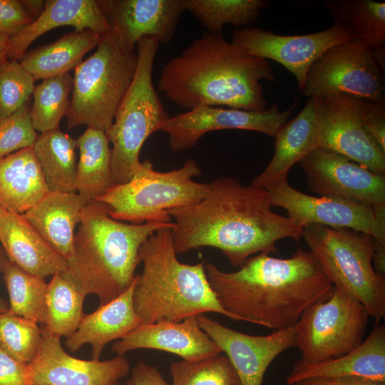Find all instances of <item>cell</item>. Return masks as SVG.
Segmentation results:
<instances>
[{
    "mask_svg": "<svg viewBox=\"0 0 385 385\" xmlns=\"http://www.w3.org/2000/svg\"><path fill=\"white\" fill-rule=\"evenodd\" d=\"M205 265L219 303L235 321L274 331L294 327L309 306L327 299L334 288L312 253L301 247L286 259L260 252L232 272L211 262Z\"/></svg>",
    "mask_w": 385,
    "mask_h": 385,
    "instance_id": "obj_2",
    "label": "cell"
},
{
    "mask_svg": "<svg viewBox=\"0 0 385 385\" xmlns=\"http://www.w3.org/2000/svg\"><path fill=\"white\" fill-rule=\"evenodd\" d=\"M34 79L16 60L0 64V119L17 111L29 101Z\"/></svg>",
    "mask_w": 385,
    "mask_h": 385,
    "instance_id": "obj_38",
    "label": "cell"
},
{
    "mask_svg": "<svg viewBox=\"0 0 385 385\" xmlns=\"http://www.w3.org/2000/svg\"><path fill=\"white\" fill-rule=\"evenodd\" d=\"M10 37L0 34V64L8 60L7 53Z\"/></svg>",
    "mask_w": 385,
    "mask_h": 385,
    "instance_id": "obj_49",
    "label": "cell"
},
{
    "mask_svg": "<svg viewBox=\"0 0 385 385\" xmlns=\"http://www.w3.org/2000/svg\"><path fill=\"white\" fill-rule=\"evenodd\" d=\"M316 98L318 148L385 174V151L364 125L359 99L342 93Z\"/></svg>",
    "mask_w": 385,
    "mask_h": 385,
    "instance_id": "obj_12",
    "label": "cell"
},
{
    "mask_svg": "<svg viewBox=\"0 0 385 385\" xmlns=\"http://www.w3.org/2000/svg\"><path fill=\"white\" fill-rule=\"evenodd\" d=\"M149 349L176 354L183 360L194 361L220 354L219 346L200 327L196 317L180 322L161 321L140 324L112 345L118 356L128 351Z\"/></svg>",
    "mask_w": 385,
    "mask_h": 385,
    "instance_id": "obj_20",
    "label": "cell"
},
{
    "mask_svg": "<svg viewBox=\"0 0 385 385\" xmlns=\"http://www.w3.org/2000/svg\"><path fill=\"white\" fill-rule=\"evenodd\" d=\"M48 192L32 147L0 159V206L24 214Z\"/></svg>",
    "mask_w": 385,
    "mask_h": 385,
    "instance_id": "obj_27",
    "label": "cell"
},
{
    "mask_svg": "<svg viewBox=\"0 0 385 385\" xmlns=\"http://www.w3.org/2000/svg\"><path fill=\"white\" fill-rule=\"evenodd\" d=\"M383 74L372 49L352 39L330 47L312 63L301 91L309 98L342 93L385 101Z\"/></svg>",
    "mask_w": 385,
    "mask_h": 385,
    "instance_id": "obj_11",
    "label": "cell"
},
{
    "mask_svg": "<svg viewBox=\"0 0 385 385\" xmlns=\"http://www.w3.org/2000/svg\"><path fill=\"white\" fill-rule=\"evenodd\" d=\"M73 88V77L68 73L44 79L35 87L30 116L34 129L45 133L59 129L63 116L66 115Z\"/></svg>",
    "mask_w": 385,
    "mask_h": 385,
    "instance_id": "obj_35",
    "label": "cell"
},
{
    "mask_svg": "<svg viewBox=\"0 0 385 385\" xmlns=\"http://www.w3.org/2000/svg\"><path fill=\"white\" fill-rule=\"evenodd\" d=\"M372 265L376 274L385 278V245L375 240Z\"/></svg>",
    "mask_w": 385,
    "mask_h": 385,
    "instance_id": "obj_46",
    "label": "cell"
},
{
    "mask_svg": "<svg viewBox=\"0 0 385 385\" xmlns=\"http://www.w3.org/2000/svg\"><path fill=\"white\" fill-rule=\"evenodd\" d=\"M369 317L356 297L334 286L330 295L309 306L294 325L300 361L315 364L354 350L364 341Z\"/></svg>",
    "mask_w": 385,
    "mask_h": 385,
    "instance_id": "obj_10",
    "label": "cell"
},
{
    "mask_svg": "<svg viewBox=\"0 0 385 385\" xmlns=\"http://www.w3.org/2000/svg\"><path fill=\"white\" fill-rule=\"evenodd\" d=\"M135 281V278L116 298L93 312L83 314L77 329L65 342L70 351L76 352L83 345L90 344L92 359L98 360L108 343L123 338L141 324L133 306Z\"/></svg>",
    "mask_w": 385,
    "mask_h": 385,
    "instance_id": "obj_25",
    "label": "cell"
},
{
    "mask_svg": "<svg viewBox=\"0 0 385 385\" xmlns=\"http://www.w3.org/2000/svg\"><path fill=\"white\" fill-rule=\"evenodd\" d=\"M124 385H169L158 369L144 362L138 363L132 369Z\"/></svg>",
    "mask_w": 385,
    "mask_h": 385,
    "instance_id": "obj_43",
    "label": "cell"
},
{
    "mask_svg": "<svg viewBox=\"0 0 385 385\" xmlns=\"http://www.w3.org/2000/svg\"><path fill=\"white\" fill-rule=\"evenodd\" d=\"M103 36L90 29L74 31L51 43L26 52L20 63L34 81L65 74L78 66L88 51L97 47Z\"/></svg>",
    "mask_w": 385,
    "mask_h": 385,
    "instance_id": "obj_28",
    "label": "cell"
},
{
    "mask_svg": "<svg viewBox=\"0 0 385 385\" xmlns=\"http://www.w3.org/2000/svg\"><path fill=\"white\" fill-rule=\"evenodd\" d=\"M264 79H274L267 60L222 35L205 32L163 66L158 88L188 111L198 106L263 111Z\"/></svg>",
    "mask_w": 385,
    "mask_h": 385,
    "instance_id": "obj_3",
    "label": "cell"
},
{
    "mask_svg": "<svg viewBox=\"0 0 385 385\" xmlns=\"http://www.w3.org/2000/svg\"><path fill=\"white\" fill-rule=\"evenodd\" d=\"M85 297L71 282L61 274L52 276L46 292L43 327L59 338L71 336L77 329L84 314Z\"/></svg>",
    "mask_w": 385,
    "mask_h": 385,
    "instance_id": "obj_33",
    "label": "cell"
},
{
    "mask_svg": "<svg viewBox=\"0 0 385 385\" xmlns=\"http://www.w3.org/2000/svg\"><path fill=\"white\" fill-rule=\"evenodd\" d=\"M174 222L149 221L126 224L110 217L108 207L90 200L75 233L73 255L61 274L86 297L96 295L99 306L125 292L141 262L140 249L155 231Z\"/></svg>",
    "mask_w": 385,
    "mask_h": 385,
    "instance_id": "obj_4",
    "label": "cell"
},
{
    "mask_svg": "<svg viewBox=\"0 0 385 385\" xmlns=\"http://www.w3.org/2000/svg\"><path fill=\"white\" fill-rule=\"evenodd\" d=\"M267 190L243 185L232 176L208 183L203 199L188 207L171 210L172 237L176 254L201 247L218 249L235 267L255 254L278 252L277 241L298 242L303 227L272 210Z\"/></svg>",
    "mask_w": 385,
    "mask_h": 385,
    "instance_id": "obj_1",
    "label": "cell"
},
{
    "mask_svg": "<svg viewBox=\"0 0 385 385\" xmlns=\"http://www.w3.org/2000/svg\"><path fill=\"white\" fill-rule=\"evenodd\" d=\"M98 3L111 29L133 50L145 36L170 43L185 11V0H103Z\"/></svg>",
    "mask_w": 385,
    "mask_h": 385,
    "instance_id": "obj_19",
    "label": "cell"
},
{
    "mask_svg": "<svg viewBox=\"0 0 385 385\" xmlns=\"http://www.w3.org/2000/svg\"><path fill=\"white\" fill-rule=\"evenodd\" d=\"M63 26H73L76 31L90 29L102 34L111 29L98 1H46L42 13L21 32L10 37L7 58L21 59L37 38Z\"/></svg>",
    "mask_w": 385,
    "mask_h": 385,
    "instance_id": "obj_24",
    "label": "cell"
},
{
    "mask_svg": "<svg viewBox=\"0 0 385 385\" xmlns=\"http://www.w3.org/2000/svg\"><path fill=\"white\" fill-rule=\"evenodd\" d=\"M360 377L385 382V325L376 322L368 337L339 357L309 364L298 361L287 378L292 385L311 378Z\"/></svg>",
    "mask_w": 385,
    "mask_h": 385,
    "instance_id": "obj_23",
    "label": "cell"
},
{
    "mask_svg": "<svg viewBox=\"0 0 385 385\" xmlns=\"http://www.w3.org/2000/svg\"><path fill=\"white\" fill-rule=\"evenodd\" d=\"M171 230H158L140 249L143 269L135 276L133 301L141 324L180 322L207 312L235 321L213 292L205 262L189 265L178 260Z\"/></svg>",
    "mask_w": 385,
    "mask_h": 385,
    "instance_id": "obj_5",
    "label": "cell"
},
{
    "mask_svg": "<svg viewBox=\"0 0 385 385\" xmlns=\"http://www.w3.org/2000/svg\"><path fill=\"white\" fill-rule=\"evenodd\" d=\"M29 101L11 115L0 119V159L33 146L37 137L30 116Z\"/></svg>",
    "mask_w": 385,
    "mask_h": 385,
    "instance_id": "obj_39",
    "label": "cell"
},
{
    "mask_svg": "<svg viewBox=\"0 0 385 385\" xmlns=\"http://www.w3.org/2000/svg\"><path fill=\"white\" fill-rule=\"evenodd\" d=\"M200 174L201 169L192 158L168 172L155 170L146 159L128 182L113 185L95 200L105 204L110 217L118 221L169 223L170 210L193 205L206 195L208 184L193 180Z\"/></svg>",
    "mask_w": 385,
    "mask_h": 385,
    "instance_id": "obj_8",
    "label": "cell"
},
{
    "mask_svg": "<svg viewBox=\"0 0 385 385\" xmlns=\"http://www.w3.org/2000/svg\"><path fill=\"white\" fill-rule=\"evenodd\" d=\"M292 385H330L325 379L311 378L298 381Z\"/></svg>",
    "mask_w": 385,
    "mask_h": 385,
    "instance_id": "obj_50",
    "label": "cell"
},
{
    "mask_svg": "<svg viewBox=\"0 0 385 385\" xmlns=\"http://www.w3.org/2000/svg\"><path fill=\"white\" fill-rule=\"evenodd\" d=\"M374 215V226L371 237L385 245V202L372 207Z\"/></svg>",
    "mask_w": 385,
    "mask_h": 385,
    "instance_id": "obj_44",
    "label": "cell"
},
{
    "mask_svg": "<svg viewBox=\"0 0 385 385\" xmlns=\"http://www.w3.org/2000/svg\"><path fill=\"white\" fill-rule=\"evenodd\" d=\"M200 327L225 354L242 385H261L271 363L284 351L296 346L295 327L256 336L237 332L205 314L196 316Z\"/></svg>",
    "mask_w": 385,
    "mask_h": 385,
    "instance_id": "obj_17",
    "label": "cell"
},
{
    "mask_svg": "<svg viewBox=\"0 0 385 385\" xmlns=\"http://www.w3.org/2000/svg\"><path fill=\"white\" fill-rule=\"evenodd\" d=\"M3 274L9 297L8 311L36 323L44 324L48 284L45 279L24 271L9 260Z\"/></svg>",
    "mask_w": 385,
    "mask_h": 385,
    "instance_id": "obj_34",
    "label": "cell"
},
{
    "mask_svg": "<svg viewBox=\"0 0 385 385\" xmlns=\"http://www.w3.org/2000/svg\"><path fill=\"white\" fill-rule=\"evenodd\" d=\"M138 53L113 29L103 34L97 49L75 68L67 127L80 125L106 131L133 79Z\"/></svg>",
    "mask_w": 385,
    "mask_h": 385,
    "instance_id": "obj_6",
    "label": "cell"
},
{
    "mask_svg": "<svg viewBox=\"0 0 385 385\" xmlns=\"http://www.w3.org/2000/svg\"><path fill=\"white\" fill-rule=\"evenodd\" d=\"M76 140L59 129L37 135L32 146L51 192H76Z\"/></svg>",
    "mask_w": 385,
    "mask_h": 385,
    "instance_id": "obj_30",
    "label": "cell"
},
{
    "mask_svg": "<svg viewBox=\"0 0 385 385\" xmlns=\"http://www.w3.org/2000/svg\"><path fill=\"white\" fill-rule=\"evenodd\" d=\"M35 18L21 1L0 0V34L11 37L21 32Z\"/></svg>",
    "mask_w": 385,
    "mask_h": 385,
    "instance_id": "obj_40",
    "label": "cell"
},
{
    "mask_svg": "<svg viewBox=\"0 0 385 385\" xmlns=\"http://www.w3.org/2000/svg\"><path fill=\"white\" fill-rule=\"evenodd\" d=\"M76 140L79 150L76 192L89 200H95L113 185L110 142L105 131L92 128H88Z\"/></svg>",
    "mask_w": 385,
    "mask_h": 385,
    "instance_id": "obj_29",
    "label": "cell"
},
{
    "mask_svg": "<svg viewBox=\"0 0 385 385\" xmlns=\"http://www.w3.org/2000/svg\"><path fill=\"white\" fill-rule=\"evenodd\" d=\"M330 385H385V382L360 377L324 379Z\"/></svg>",
    "mask_w": 385,
    "mask_h": 385,
    "instance_id": "obj_45",
    "label": "cell"
},
{
    "mask_svg": "<svg viewBox=\"0 0 385 385\" xmlns=\"http://www.w3.org/2000/svg\"><path fill=\"white\" fill-rule=\"evenodd\" d=\"M299 163L308 188L320 197L368 207L385 202V174L376 173L340 154L319 148Z\"/></svg>",
    "mask_w": 385,
    "mask_h": 385,
    "instance_id": "obj_15",
    "label": "cell"
},
{
    "mask_svg": "<svg viewBox=\"0 0 385 385\" xmlns=\"http://www.w3.org/2000/svg\"><path fill=\"white\" fill-rule=\"evenodd\" d=\"M38 323L12 314L0 313V347L15 359L30 363L41 342Z\"/></svg>",
    "mask_w": 385,
    "mask_h": 385,
    "instance_id": "obj_37",
    "label": "cell"
},
{
    "mask_svg": "<svg viewBox=\"0 0 385 385\" xmlns=\"http://www.w3.org/2000/svg\"><path fill=\"white\" fill-rule=\"evenodd\" d=\"M0 242L8 260L24 271L44 278L61 274L66 260L53 250L23 214L0 206Z\"/></svg>",
    "mask_w": 385,
    "mask_h": 385,
    "instance_id": "obj_21",
    "label": "cell"
},
{
    "mask_svg": "<svg viewBox=\"0 0 385 385\" xmlns=\"http://www.w3.org/2000/svg\"><path fill=\"white\" fill-rule=\"evenodd\" d=\"M90 200L76 192L49 191L23 215L66 261L73 252L75 228Z\"/></svg>",
    "mask_w": 385,
    "mask_h": 385,
    "instance_id": "obj_26",
    "label": "cell"
},
{
    "mask_svg": "<svg viewBox=\"0 0 385 385\" xmlns=\"http://www.w3.org/2000/svg\"><path fill=\"white\" fill-rule=\"evenodd\" d=\"M272 206L284 208L297 225H321L331 228H349L369 234L374 231L372 207L349 200L314 197L292 188L287 181L268 190Z\"/></svg>",
    "mask_w": 385,
    "mask_h": 385,
    "instance_id": "obj_18",
    "label": "cell"
},
{
    "mask_svg": "<svg viewBox=\"0 0 385 385\" xmlns=\"http://www.w3.org/2000/svg\"><path fill=\"white\" fill-rule=\"evenodd\" d=\"M324 9L334 23L344 27L353 40L371 49L385 44V4L372 0H332Z\"/></svg>",
    "mask_w": 385,
    "mask_h": 385,
    "instance_id": "obj_31",
    "label": "cell"
},
{
    "mask_svg": "<svg viewBox=\"0 0 385 385\" xmlns=\"http://www.w3.org/2000/svg\"><path fill=\"white\" fill-rule=\"evenodd\" d=\"M170 373L171 385H242L230 360L221 354L198 361L173 362Z\"/></svg>",
    "mask_w": 385,
    "mask_h": 385,
    "instance_id": "obj_36",
    "label": "cell"
},
{
    "mask_svg": "<svg viewBox=\"0 0 385 385\" xmlns=\"http://www.w3.org/2000/svg\"><path fill=\"white\" fill-rule=\"evenodd\" d=\"M349 40L350 33L335 23L327 29L304 35H278L256 27L237 29L232 34V42L250 54L284 66L294 76L299 90L312 63L330 47Z\"/></svg>",
    "mask_w": 385,
    "mask_h": 385,
    "instance_id": "obj_14",
    "label": "cell"
},
{
    "mask_svg": "<svg viewBox=\"0 0 385 385\" xmlns=\"http://www.w3.org/2000/svg\"><path fill=\"white\" fill-rule=\"evenodd\" d=\"M0 385H34L29 364L15 359L1 347Z\"/></svg>",
    "mask_w": 385,
    "mask_h": 385,
    "instance_id": "obj_42",
    "label": "cell"
},
{
    "mask_svg": "<svg viewBox=\"0 0 385 385\" xmlns=\"http://www.w3.org/2000/svg\"><path fill=\"white\" fill-rule=\"evenodd\" d=\"M25 9L34 16L38 17L45 7L46 1L38 0L21 1Z\"/></svg>",
    "mask_w": 385,
    "mask_h": 385,
    "instance_id": "obj_47",
    "label": "cell"
},
{
    "mask_svg": "<svg viewBox=\"0 0 385 385\" xmlns=\"http://www.w3.org/2000/svg\"><path fill=\"white\" fill-rule=\"evenodd\" d=\"M41 329L40 346L29 363L34 385H119L129 373L124 356L106 361L75 358L64 351L59 337Z\"/></svg>",
    "mask_w": 385,
    "mask_h": 385,
    "instance_id": "obj_16",
    "label": "cell"
},
{
    "mask_svg": "<svg viewBox=\"0 0 385 385\" xmlns=\"http://www.w3.org/2000/svg\"><path fill=\"white\" fill-rule=\"evenodd\" d=\"M8 261V258L3 249L0 247V273L3 272L4 265ZM9 310V304L6 301L0 296V313L6 312Z\"/></svg>",
    "mask_w": 385,
    "mask_h": 385,
    "instance_id": "obj_48",
    "label": "cell"
},
{
    "mask_svg": "<svg viewBox=\"0 0 385 385\" xmlns=\"http://www.w3.org/2000/svg\"><path fill=\"white\" fill-rule=\"evenodd\" d=\"M302 237L334 286L356 297L376 322L385 317V278L373 267L374 240L369 234L309 225Z\"/></svg>",
    "mask_w": 385,
    "mask_h": 385,
    "instance_id": "obj_9",
    "label": "cell"
},
{
    "mask_svg": "<svg viewBox=\"0 0 385 385\" xmlns=\"http://www.w3.org/2000/svg\"><path fill=\"white\" fill-rule=\"evenodd\" d=\"M160 42L143 37L137 43L138 65L111 126L106 131L111 148L113 184L128 182L140 161V152L148 138L170 118L153 86V62Z\"/></svg>",
    "mask_w": 385,
    "mask_h": 385,
    "instance_id": "obj_7",
    "label": "cell"
},
{
    "mask_svg": "<svg viewBox=\"0 0 385 385\" xmlns=\"http://www.w3.org/2000/svg\"><path fill=\"white\" fill-rule=\"evenodd\" d=\"M359 105L366 130L385 151V101L369 102L359 99Z\"/></svg>",
    "mask_w": 385,
    "mask_h": 385,
    "instance_id": "obj_41",
    "label": "cell"
},
{
    "mask_svg": "<svg viewBox=\"0 0 385 385\" xmlns=\"http://www.w3.org/2000/svg\"><path fill=\"white\" fill-rule=\"evenodd\" d=\"M274 153L265 169L250 185L270 190L287 181L292 166L318 148L317 99L311 97L301 112L276 133Z\"/></svg>",
    "mask_w": 385,
    "mask_h": 385,
    "instance_id": "obj_22",
    "label": "cell"
},
{
    "mask_svg": "<svg viewBox=\"0 0 385 385\" xmlns=\"http://www.w3.org/2000/svg\"><path fill=\"white\" fill-rule=\"evenodd\" d=\"M269 6L264 0H185V11L191 13L207 32L222 35L228 24L239 29L255 24L261 11Z\"/></svg>",
    "mask_w": 385,
    "mask_h": 385,
    "instance_id": "obj_32",
    "label": "cell"
},
{
    "mask_svg": "<svg viewBox=\"0 0 385 385\" xmlns=\"http://www.w3.org/2000/svg\"><path fill=\"white\" fill-rule=\"evenodd\" d=\"M297 102L282 112L276 103L263 111L198 106L170 117L160 128L168 137L173 152L194 147L207 133L219 130H247L274 137L287 122Z\"/></svg>",
    "mask_w": 385,
    "mask_h": 385,
    "instance_id": "obj_13",
    "label": "cell"
}]
</instances>
